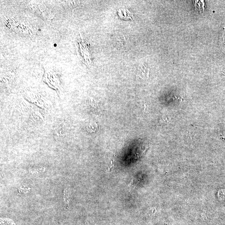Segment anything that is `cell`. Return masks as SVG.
I'll return each instance as SVG.
<instances>
[{
  "instance_id": "cell-5",
  "label": "cell",
  "mask_w": 225,
  "mask_h": 225,
  "mask_svg": "<svg viewBox=\"0 0 225 225\" xmlns=\"http://www.w3.org/2000/svg\"><path fill=\"white\" fill-rule=\"evenodd\" d=\"M220 44L222 51L225 52V31H224L222 37H221Z\"/></svg>"
},
{
  "instance_id": "cell-6",
  "label": "cell",
  "mask_w": 225,
  "mask_h": 225,
  "mask_svg": "<svg viewBox=\"0 0 225 225\" xmlns=\"http://www.w3.org/2000/svg\"><path fill=\"white\" fill-rule=\"evenodd\" d=\"M196 8L200 12H202L204 11V3L202 2L201 1H196Z\"/></svg>"
},
{
  "instance_id": "cell-1",
  "label": "cell",
  "mask_w": 225,
  "mask_h": 225,
  "mask_svg": "<svg viewBox=\"0 0 225 225\" xmlns=\"http://www.w3.org/2000/svg\"><path fill=\"white\" fill-rule=\"evenodd\" d=\"M119 16L122 19H131L132 20L133 15L127 8H123L118 11Z\"/></svg>"
},
{
  "instance_id": "cell-7",
  "label": "cell",
  "mask_w": 225,
  "mask_h": 225,
  "mask_svg": "<svg viewBox=\"0 0 225 225\" xmlns=\"http://www.w3.org/2000/svg\"><path fill=\"white\" fill-rule=\"evenodd\" d=\"M90 105H91L92 107H93V108H96L97 107L98 104L95 101L93 100H91L90 102H89Z\"/></svg>"
},
{
  "instance_id": "cell-4",
  "label": "cell",
  "mask_w": 225,
  "mask_h": 225,
  "mask_svg": "<svg viewBox=\"0 0 225 225\" xmlns=\"http://www.w3.org/2000/svg\"><path fill=\"white\" fill-rule=\"evenodd\" d=\"M99 129V125L96 122L92 123L88 125L86 127V130L88 133H93L96 132Z\"/></svg>"
},
{
  "instance_id": "cell-2",
  "label": "cell",
  "mask_w": 225,
  "mask_h": 225,
  "mask_svg": "<svg viewBox=\"0 0 225 225\" xmlns=\"http://www.w3.org/2000/svg\"><path fill=\"white\" fill-rule=\"evenodd\" d=\"M53 135L56 137L60 138L65 136L66 131L65 129L61 127H58L54 129Z\"/></svg>"
},
{
  "instance_id": "cell-3",
  "label": "cell",
  "mask_w": 225,
  "mask_h": 225,
  "mask_svg": "<svg viewBox=\"0 0 225 225\" xmlns=\"http://www.w3.org/2000/svg\"><path fill=\"white\" fill-rule=\"evenodd\" d=\"M69 190L68 188H65L63 193V201L66 208H68L69 207Z\"/></svg>"
}]
</instances>
